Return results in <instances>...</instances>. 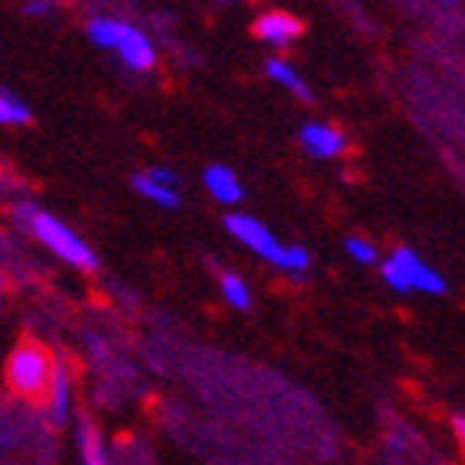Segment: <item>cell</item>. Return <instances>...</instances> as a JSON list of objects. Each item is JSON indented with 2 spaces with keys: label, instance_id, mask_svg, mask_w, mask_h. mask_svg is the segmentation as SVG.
<instances>
[{
  "label": "cell",
  "instance_id": "6da1fadb",
  "mask_svg": "<svg viewBox=\"0 0 465 465\" xmlns=\"http://www.w3.org/2000/svg\"><path fill=\"white\" fill-rule=\"evenodd\" d=\"M225 228L234 241H241L248 251H254L257 257H264L267 264L280 267L283 273H306L310 271V254L306 248H296V244H280L273 238V232L264 225V222H257L254 215H234L225 218Z\"/></svg>",
  "mask_w": 465,
  "mask_h": 465
},
{
  "label": "cell",
  "instance_id": "7a4b0ae2",
  "mask_svg": "<svg viewBox=\"0 0 465 465\" xmlns=\"http://www.w3.org/2000/svg\"><path fill=\"white\" fill-rule=\"evenodd\" d=\"M55 361L39 341H20L7 358V384L16 397L39 403L49 397L53 388Z\"/></svg>",
  "mask_w": 465,
  "mask_h": 465
},
{
  "label": "cell",
  "instance_id": "3957f363",
  "mask_svg": "<svg viewBox=\"0 0 465 465\" xmlns=\"http://www.w3.org/2000/svg\"><path fill=\"white\" fill-rule=\"evenodd\" d=\"M16 215H26L30 232L36 234L55 257H63L65 264H72L75 271H85V273L98 271V257H94V251L88 248L85 241L78 238L65 222H59V218L49 215V212H43V209H30V205L16 209Z\"/></svg>",
  "mask_w": 465,
  "mask_h": 465
},
{
  "label": "cell",
  "instance_id": "277c9868",
  "mask_svg": "<svg viewBox=\"0 0 465 465\" xmlns=\"http://www.w3.org/2000/svg\"><path fill=\"white\" fill-rule=\"evenodd\" d=\"M381 277L388 283L391 290L397 293H430V296H440L446 293V280L427 267L413 254L411 248H397L394 254L381 264Z\"/></svg>",
  "mask_w": 465,
  "mask_h": 465
},
{
  "label": "cell",
  "instance_id": "5b68a950",
  "mask_svg": "<svg viewBox=\"0 0 465 465\" xmlns=\"http://www.w3.org/2000/svg\"><path fill=\"white\" fill-rule=\"evenodd\" d=\"M111 53L134 72H150L156 65V49L150 43V36L143 30H137L134 24H127V20H117Z\"/></svg>",
  "mask_w": 465,
  "mask_h": 465
},
{
  "label": "cell",
  "instance_id": "8992f818",
  "mask_svg": "<svg viewBox=\"0 0 465 465\" xmlns=\"http://www.w3.org/2000/svg\"><path fill=\"white\" fill-rule=\"evenodd\" d=\"M254 36L261 43L273 49H290L296 39L302 36V24L293 14H283V10H271V14H261L254 20Z\"/></svg>",
  "mask_w": 465,
  "mask_h": 465
},
{
  "label": "cell",
  "instance_id": "52a82bcc",
  "mask_svg": "<svg viewBox=\"0 0 465 465\" xmlns=\"http://www.w3.org/2000/svg\"><path fill=\"white\" fill-rule=\"evenodd\" d=\"M300 143H302V150L310 156H316V160H332V156H341L345 147H349V140H345V134H341L339 127L316 124V121H312V124H302Z\"/></svg>",
  "mask_w": 465,
  "mask_h": 465
},
{
  "label": "cell",
  "instance_id": "ba28073f",
  "mask_svg": "<svg viewBox=\"0 0 465 465\" xmlns=\"http://www.w3.org/2000/svg\"><path fill=\"white\" fill-rule=\"evenodd\" d=\"M202 183H205L212 199L222 202V205H238L244 199V189H241L238 176L228 166H209V170L202 173Z\"/></svg>",
  "mask_w": 465,
  "mask_h": 465
},
{
  "label": "cell",
  "instance_id": "9c48e42d",
  "mask_svg": "<svg viewBox=\"0 0 465 465\" xmlns=\"http://www.w3.org/2000/svg\"><path fill=\"white\" fill-rule=\"evenodd\" d=\"M49 417L53 423H65L72 413V378L65 361H55V374H53V388H49Z\"/></svg>",
  "mask_w": 465,
  "mask_h": 465
},
{
  "label": "cell",
  "instance_id": "30bf717a",
  "mask_svg": "<svg viewBox=\"0 0 465 465\" xmlns=\"http://www.w3.org/2000/svg\"><path fill=\"white\" fill-rule=\"evenodd\" d=\"M78 452H82V465H108V452H104V442H101V433L88 417H78Z\"/></svg>",
  "mask_w": 465,
  "mask_h": 465
},
{
  "label": "cell",
  "instance_id": "8fae6325",
  "mask_svg": "<svg viewBox=\"0 0 465 465\" xmlns=\"http://www.w3.org/2000/svg\"><path fill=\"white\" fill-rule=\"evenodd\" d=\"M134 189H137V193L143 195L147 202L160 205V209H179V193H176V186H166V183L153 179L150 173H137V176H134Z\"/></svg>",
  "mask_w": 465,
  "mask_h": 465
},
{
  "label": "cell",
  "instance_id": "7c38bea8",
  "mask_svg": "<svg viewBox=\"0 0 465 465\" xmlns=\"http://www.w3.org/2000/svg\"><path fill=\"white\" fill-rule=\"evenodd\" d=\"M267 75H271L280 88H287L290 94H296L300 101H312V88L306 85V78H302L287 59H271V63H267Z\"/></svg>",
  "mask_w": 465,
  "mask_h": 465
},
{
  "label": "cell",
  "instance_id": "4fadbf2b",
  "mask_svg": "<svg viewBox=\"0 0 465 465\" xmlns=\"http://www.w3.org/2000/svg\"><path fill=\"white\" fill-rule=\"evenodd\" d=\"M30 108H26L24 98H16L14 92L0 94V124L4 127H24L30 124Z\"/></svg>",
  "mask_w": 465,
  "mask_h": 465
},
{
  "label": "cell",
  "instance_id": "5bb4252c",
  "mask_svg": "<svg viewBox=\"0 0 465 465\" xmlns=\"http://www.w3.org/2000/svg\"><path fill=\"white\" fill-rule=\"evenodd\" d=\"M222 296L228 300V306L234 310H251V290L238 273H222Z\"/></svg>",
  "mask_w": 465,
  "mask_h": 465
},
{
  "label": "cell",
  "instance_id": "9a60e30c",
  "mask_svg": "<svg viewBox=\"0 0 465 465\" xmlns=\"http://www.w3.org/2000/svg\"><path fill=\"white\" fill-rule=\"evenodd\" d=\"M345 251H349L351 261H358V264H378L381 251L374 248L368 238H358V234H351V238H345Z\"/></svg>",
  "mask_w": 465,
  "mask_h": 465
},
{
  "label": "cell",
  "instance_id": "2e32d148",
  "mask_svg": "<svg viewBox=\"0 0 465 465\" xmlns=\"http://www.w3.org/2000/svg\"><path fill=\"white\" fill-rule=\"evenodd\" d=\"M24 14L30 20H43V16L55 14V0H24Z\"/></svg>",
  "mask_w": 465,
  "mask_h": 465
},
{
  "label": "cell",
  "instance_id": "e0dca14e",
  "mask_svg": "<svg viewBox=\"0 0 465 465\" xmlns=\"http://www.w3.org/2000/svg\"><path fill=\"white\" fill-rule=\"evenodd\" d=\"M147 173H150L153 179H160V183H166V186H176V173L166 170V166H150Z\"/></svg>",
  "mask_w": 465,
  "mask_h": 465
},
{
  "label": "cell",
  "instance_id": "ac0fdd59",
  "mask_svg": "<svg viewBox=\"0 0 465 465\" xmlns=\"http://www.w3.org/2000/svg\"><path fill=\"white\" fill-rule=\"evenodd\" d=\"M452 433H456L459 446L465 450V417H452Z\"/></svg>",
  "mask_w": 465,
  "mask_h": 465
},
{
  "label": "cell",
  "instance_id": "d6986e66",
  "mask_svg": "<svg viewBox=\"0 0 465 465\" xmlns=\"http://www.w3.org/2000/svg\"><path fill=\"white\" fill-rule=\"evenodd\" d=\"M440 4H456V0H440Z\"/></svg>",
  "mask_w": 465,
  "mask_h": 465
},
{
  "label": "cell",
  "instance_id": "ffe728a7",
  "mask_svg": "<svg viewBox=\"0 0 465 465\" xmlns=\"http://www.w3.org/2000/svg\"><path fill=\"white\" fill-rule=\"evenodd\" d=\"M222 4H232V0H222Z\"/></svg>",
  "mask_w": 465,
  "mask_h": 465
}]
</instances>
